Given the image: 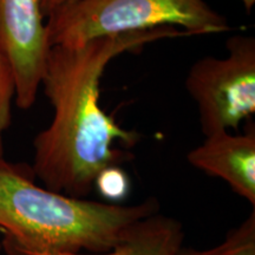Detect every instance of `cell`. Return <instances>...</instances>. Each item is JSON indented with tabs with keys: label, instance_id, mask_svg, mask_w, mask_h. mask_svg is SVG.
<instances>
[{
	"label": "cell",
	"instance_id": "cell-5",
	"mask_svg": "<svg viewBox=\"0 0 255 255\" xmlns=\"http://www.w3.org/2000/svg\"><path fill=\"white\" fill-rule=\"evenodd\" d=\"M49 50L40 0H0V52L13 71L20 109L37 100Z\"/></svg>",
	"mask_w": 255,
	"mask_h": 255
},
{
	"label": "cell",
	"instance_id": "cell-13",
	"mask_svg": "<svg viewBox=\"0 0 255 255\" xmlns=\"http://www.w3.org/2000/svg\"><path fill=\"white\" fill-rule=\"evenodd\" d=\"M0 250H1V244H0Z\"/></svg>",
	"mask_w": 255,
	"mask_h": 255
},
{
	"label": "cell",
	"instance_id": "cell-9",
	"mask_svg": "<svg viewBox=\"0 0 255 255\" xmlns=\"http://www.w3.org/2000/svg\"><path fill=\"white\" fill-rule=\"evenodd\" d=\"M15 102V79L11 65L0 52V157H4V132L12 121V103Z\"/></svg>",
	"mask_w": 255,
	"mask_h": 255
},
{
	"label": "cell",
	"instance_id": "cell-2",
	"mask_svg": "<svg viewBox=\"0 0 255 255\" xmlns=\"http://www.w3.org/2000/svg\"><path fill=\"white\" fill-rule=\"evenodd\" d=\"M32 168L0 157L1 247L8 255L107 253L128 226L159 212L155 197L132 206L73 199L34 183Z\"/></svg>",
	"mask_w": 255,
	"mask_h": 255
},
{
	"label": "cell",
	"instance_id": "cell-11",
	"mask_svg": "<svg viewBox=\"0 0 255 255\" xmlns=\"http://www.w3.org/2000/svg\"><path fill=\"white\" fill-rule=\"evenodd\" d=\"M76 1H79V0H40L41 14H43L44 18H47L57 8L63 7V6L69 4H73Z\"/></svg>",
	"mask_w": 255,
	"mask_h": 255
},
{
	"label": "cell",
	"instance_id": "cell-8",
	"mask_svg": "<svg viewBox=\"0 0 255 255\" xmlns=\"http://www.w3.org/2000/svg\"><path fill=\"white\" fill-rule=\"evenodd\" d=\"M178 255H255V213L231 229L225 240L209 250L182 248Z\"/></svg>",
	"mask_w": 255,
	"mask_h": 255
},
{
	"label": "cell",
	"instance_id": "cell-1",
	"mask_svg": "<svg viewBox=\"0 0 255 255\" xmlns=\"http://www.w3.org/2000/svg\"><path fill=\"white\" fill-rule=\"evenodd\" d=\"M189 36L173 26L95 38L79 45H55L47 52L40 85L53 109L50 126L33 141L36 177L46 189L85 199L96 178L109 167L130 161L141 138L121 127L100 105L105 68L126 52H138L159 39Z\"/></svg>",
	"mask_w": 255,
	"mask_h": 255
},
{
	"label": "cell",
	"instance_id": "cell-6",
	"mask_svg": "<svg viewBox=\"0 0 255 255\" xmlns=\"http://www.w3.org/2000/svg\"><path fill=\"white\" fill-rule=\"evenodd\" d=\"M188 162L209 176L222 178L234 193L255 206V130L244 135L228 131L206 137L187 156Z\"/></svg>",
	"mask_w": 255,
	"mask_h": 255
},
{
	"label": "cell",
	"instance_id": "cell-7",
	"mask_svg": "<svg viewBox=\"0 0 255 255\" xmlns=\"http://www.w3.org/2000/svg\"><path fill=\"white\" fill-rule=\"evenodd\" d=\"M183 241L182 223L157 212L128 226L107 253L60 255H178Z\"/></svg>",
	"mask_w": 255,
	"mask_h": 255
},
{
	"label": "cell",
	"instance_id": "cell-4",
	"mask_svg": "<svg viewBox=\"0 0 255 255\" xmlns=\"http://www.w3.org/2000/svg\"><path fill=\"white\" fill-rule=\"evenodd\" d=\"M226 58L203 57L188 71L186 89L199 109L206 137L238 130L255 113V38L234 34L226 41Z\"/></svg>",
	"mask_w": 255,
	"mask_h": 255
},
{
	"label": "cell",
	"instance_id": "cell-10",
	"mask_svg": "<svg viewBox=\"0 0 255 255\" xmlns=\"http://www.w3.org/2000/svg\"><path fill=\"white\" fill-rule=\"evenodd\" d=\"M95 187L105 199L121 200L129 191V178L120 167H109L101 171Z\"/></svg>",
	"mask_w": 255,
	"mask_h": 255
},
{
	"label": "cell",
	"instance_id": "cell-3",
	"mask_svg": "<svg viewBox=\"0 0 255 255\" xmlns=\"http://www.w3.org/2000/svg\"><path fill=\"white\" fill-rule=\"evenodd\" d=\"M46 19L50 47L175 25L189 36L231 31L227 19L205 0H79Z\"/></svg>",
	"mask_w": 255,
	"mask_h": 255
},
{
	"label": "cell",
	"instance_id": "cell-12",
	"mask_svg": "<svg viewBox=\"0 0 255 255\" xmlns=\"http://www.w3.org/2000/svg\"><path fill=\"white\" fill-rule=\"evenodd\" d=\"M244 2V6L246 7V9L248 12H251V9L253 8V6L255 4V0H241Z\"/></svg>",
	"mask_w": 255,
	"mask_h": 255
}]
</instances>
